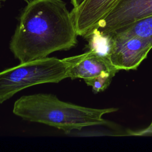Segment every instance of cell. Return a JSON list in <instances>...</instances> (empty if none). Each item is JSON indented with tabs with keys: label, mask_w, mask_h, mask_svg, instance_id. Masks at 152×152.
<instances>
[{
	"label": "cell",
	"mask_w": 152,
	"mask_h": 152,
	"mask_svg": "<svg viewBox=\"0 0 152 152\" xmlns=\"http://www.w3.org/2000/svg\"><path fill=\"white\" fill-rule=\"evenodd\" d=\"M77 34L71 12L62 0H32L23 9L10 43L20 63L69 50Z\"/></svg>",
	"instance_id": "cell-1"
},
{
	"label": "cell",
	"mask_w": 152,
	"mask_h": 152,
	"mask_svg": "<svg viewBox=\"0 0 152 152\" xmlns=\"http://www.w3.org/2000/svg\"><path fill=\"white\" fill-rule=\"evenodd\" d=\"M118 108L95 109L61 101L55 95L38 93L23 96L14 104L13 113L23 119L51 126L68 133L107 124L105 114Z\"/></svg>",
	"instance_id": "cell-2"
},
{
	"label": "cell",
	"mask_w": 152,
	"mask_h": 152,
	"mask_svg": "<svg viewBox=\"0 0 152 152\" xmlns=\"http://www.w3.org/2000/svg\"><path fill=\"white\" fill-rule=\"evenodd\" d=\"M68 65L62 59H37L0 72V103L23 89L44 83H57L67 76Z\"/></svg>",
	"instance_id": "cell-3"
},
{
	"label": "cell",
	"mask_w": 152,
	"mask_h": 152,
	"mask_svg": "<svg viewBox=\"0 0 152 152\" xmlns=\"http://www.w3.org/2000/svg\"><path fill=\"white\" fill-rule=\"evenodd\" d=\"M111 33L113 36L110 56L112 64L120 71L136 70L152 49V38L121 36Z\"/></svg>",
	"instance_id": "cell-4"
},
{
	"label": "cell",
	"mask_w": 152,
	"mask_h": 152,
	"mask_svg": "<svg viewBox=\"0 0 152 152\" xmlns=\"http://www.w3.org/2000/svg\"><path fill=\"white\" fill-rule=\"evenodd\" d=\"M151 15L152 0H119L93 29L105 33H112Z\"/></svg>",
	"instance_id": "cell-5"
},
{
	"label": "cell",
	"mask_w": 152,
	"mask_h": 152,
	"mask_svg": "<svg viewBox=\"0 0 152 152\" xmlns=\"http://www.w3.org/2000/svg\"><path fill=\"white\" fill-rule=\"evenodd\" d=\"M63 59L68 65V78L72 80L82 78L85 81L103 73L115 75L120 71L112 64L108 58L91 50Z\"/></svg>",
	"instance_id": "cell-6"
},
{
	"label": "cell",
	"mask_w": 152,
	"mask_h": 152,
	"mask_svg": "<svg viewBox=\"0 0 152 152\" xmlns=\"http://www.w3.org/2000/svg\"><path fill=\"white\" fill-rule=\"evenodd\" d=\"M119 0H84L71 11L76 32L83 37L112 10Z\"/></svg>",
	"instance_id": "cell-7"
},
{
	"label": "cell",
	"mask_w": 152,
	"mask_h": 152,
	"mask_svg": "<svg viewBox=\"0 0 152 152\" xmlns=\"http://www.w3.org/2000/svg\"><path fill=\"white\" fill-rule=\"evenodd\" d=\"M83 37L88 42V50H91L110 59L113 45V36L111 33H105L97 29H93Z\"/></svg>",
	"instance_id": "cell-8"
},
{
	"label": "cell",
	"mask_w": 152,
	"mask_h": 152,
	"mask_svg": "<svg viewBox=\"0 0 152 152\" xmlns=\"http://www.w3.org/2000/svg\"><path fill=\"white\" fill-rule=\"evenodd\" d=\"M112 33L121 36L152 38V15L135 21Z\"/></svg>",
	"instance_id": "cell-9"
},
{
	"label": "cell",
	"mask_w": 152,
	"mask_h": 152,
	"mask_svg": "<svg viewBox=\"0 0 152 152\" xmlns=\"http://www.w3.org/2000/svg\"><path fill=\"white\" fill-rule=\"evenodd\" d=\"M114 76L110 73H103L84 81L87 86L92 87L94 93H97L105 90L108 87Z\"/></svg>",
	"instance_id": "cell-10"
},
{
	"label": "cell",
	"mask_w": 152,
	"mask_h": 152,
	"mask_svg": "<svg viewBox=\"0 0 152 152\" xmlns=\"http://www.w3.org/2000/svg\"><path fill=\"white\" fill-rule=\"evenodd\" d=\"M84 0H71V4L73 5V7H76L80 5Z\"/></svg>",
	"instance_id": "cell-11"
},
{
	"label": "cell",
	"mask_w": 152,
	"mask_h": 152,
	"mask_svg": "<svg viewBox=\"0 0 152 152\" xmlns=\"http://www.w3.org/2000/svg\"><path fill=\"white\" fill-rule=\"evenodd\" d=\"M27 3H28V2H30V1H31L32 0H24Z\"/></svg>",
	"instance_id": "cell-12"
},
{
	"label": "cell",
	"mask_w": 152,
	"mask_h": 152,
	"mask_svg": "<svg viewBox=\"0 0 152 152\" xmlns=\"http://www.w3.org/2000/svg\"><path fill=\"white\" fill-rule=\"evenodd\" d=\"M5 1V0H0V1Z\"/></svg>",
	"instance_id": "cell-13"
}]
</instances>
